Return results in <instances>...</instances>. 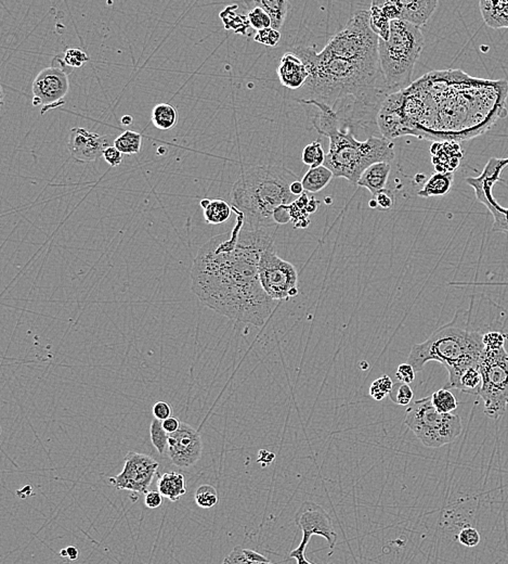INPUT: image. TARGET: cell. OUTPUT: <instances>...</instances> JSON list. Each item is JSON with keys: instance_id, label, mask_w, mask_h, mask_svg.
Segmentation results:
<instances>
[{"instance_id": "cell-12", "label": "cell", "mask_w": 508, "mask_h": 564, "mask_svg": "<svg viewBox=\"0 0 508 564\" xmlns=\"http://www.w3.org/2000/svg\"><path fill=\"white\" fill-rule=\"evenodd\" d=\"M202 451L201 435L190 424L181 422L179 430L169 434L167 453L171 462L179 468H190L194 465L201 459Z\"/></svg>"}, {"instance_id": "cell-19", "label": "cell", "mask_w": 508, "mask_h": 564, "mask_svg": "<svg viewBox=\"0 0 508 564\" xmlns=\"http://www.w3.org/2000/svg\"><path fill=\"white\" fill-rule=\"evenodd\" d=\"M390 171V163H375L363 172L357 185L368 189L372 193L373 197H375L380 191L386 189Z\"/></svg>"}, {"instance_id": "cell-5", "label": "cell", "mask_w": 508, "mask_h": 564, "mask_svg": "<svg viewBox=\"0 0 508 564\" xmlns=\"http://www.w3.org/2000/svg\"><path fill=\"white\" fill-rule=\"evenodd\" d=\"M297 176L285 166L258 165L249 167L232 188V209L243 215L244 227L249 229L273 228L274 209L297 200L290 192V185Z\"/></svg>"}, {"instance_id": "cell-22", "label": "cell", "mask_w": 508, "mask_h": 564, "mask_svg": "<svg viewBox=\"0 0 508 564\" xmlns=\"http://www.w3.org/2000/svg\"><path fill=\"white\" fill-rule=\"evenodd\" d=\"M453 180H454V173L435 172L425 183L424 187L417 195L422 197H442L447 195L452 188Z\"/></svg>"}, {"instance_id": "cell-35", "label": "cell", "mask_w": 508, "mask_h": 564, "mask_svg": "<svg viewBox=\"0 0 508 564\" xmlns=\"http://www.w3.org/2000/svg\"><path fill=\"white\" fill-rule=\"evenodd\" d=\"M194 499L199 508L209 509L217 505L219 496L215 487L211 485H202L195 491Z\"/></svg>"}, {"instance_id": "cell-51", "label": "cell", "mask_w": 508, "mask_h": 564, "mask_svg": "<svg viewBox=\"0 0 508 564\" xmlns=\"http://www.w3.org/2000/svg\"><path fill=\"white\" fill-rule=\"evenodd\" d=\"M288 558H293V559L297 560V564H314L306 558V551H302V550L297 549V548L290 553Z\"/></svg>"}, {"instance_id": "cell-13", "label": "cell", "mask_w": 508, "mask_h": 564, "mask_svg": "<svg viewBox=\"0 0 508 564\" xmlns=\"http://www.w3.org/2000/svg\"><path fill=\"white\" fill-rule=\"evenodd\" d=\"M70 88L68 73L61 66H50L40 70L33 82V104H52L60 102Z\"/></svg>"}, {"instance_id": "cell-57", "label": "cell", "mask_w": 508, "mask_h": 564, "mask_svg": "<svg viewBox=\"0 0 508 564\" xmlns=\"http://www.w3.org/2000/svg\"><path fill=\"white\" fill-rule=\"evenodd\" d=\"M368 204H370V207H372V209H375V207H377V203H376V201H375V199H373V200H371L370 203H368Z\"/></svg>"}, {"instance_id": "cell-49", "label": "cell", "mask_w": 508, "mask_h": 564, "mask_svg": "<svg viewBox=\"0 0 508 564\" xmlns=\"http://www.w3.org/2000/svg\"><path fill=\"white\" fill-rule=\"evenodd\" d=\"M162 503L163 495L159 491H149L144 494L145 507L149 509H156Z\"/></svg>"}, {"instance_id": "cell-20", "label": "cell", "mask_w": 508, "mask_h": 564, "mask_svg": "<svg viewBox=\"0 0 508 564\" xmlns=\"http://www.w3.org/2000/svg\"><path fill=\"white\" fill-rule=\"evenodd\" d=\"M157 487L163 496L173 503L178 501L187 493L185 475L179 472H169L159 477Z\"/></svg>"}, {"instance_id": "cell-33", "label": "cell", "mask_w": 508, "mask_h": 564, "mask_svg": "<svg viewBox=\"0 0 508 564\" xmlns=\"http://www.w3.org/2000/svg\"><path fill=\"white\" fill-rule=\"evenodd\" d=\"M150 436L153 446L159 451V454H164V451L168 447L169 434L163 428V421L153 419L150 426Z\"/></svg>"}, {"instance_id": "cell-46", "label": "cell", "mask_w": 508, "mask_h": 564, "mask_svg": "<svg viewBox=\"0 0 508 564\" xmlns=\"http://www.w3.org/2000/svg\"><path fill=\"white\" fill-rule=\"evenodd\" d=\"M102 158H104V160H106L111 166L118 167V165L123 162V160H124V154H123L120 150L115 148L114 146H112L109 147V148L104 151Z\"/></svg>"}, {"instance_id": "cell-37", "label": "cell", "mask_w": 508, "mask_h": 564, "mask_svg": "<svg viewBox=\"0 0 508 564\" xmlns=\"http://www.w3.org/2000/svg\"><path fill=\"white\" fill-rule=\"evenodd\" d=\"M247 19H249V25L255 28L256 31L271 27V19L267 12L260 7H249Z\"/></svg>"}, {"instance_id": "cell-4", "label": "cell", "mask_w": 508, "mask_h": 564, "mask_svg": "<svg viewBox=\"0 0 508 564\" xmlns=\"http://www.w3.org/2000/svg\"><path fill=\"white\" fill-rule=\"evenodd\" d=\"M298 102L316 109L312 124L318 133L330 139L324 166L332 171L334 177L357 185L361 175L371 165L394 160L392 141L375 136L358 140L352 130H342L337 114L326 104L302 99Z\"/></svg>"}, {"instance_id": "cell-23", "label": "cell", "mask_w": 508, "mask_h": 564, "mask_svg": "<svg viewBox=\"0 0 508 564\" xmlns=\"http://www.w3.org/2000/svg\"><path fill=\"white\" fill-rule=\"evenodd\" d=\"M201 207L204 212L205 221L209 225H221L231 216L232 207L223 199L201 201Z\"/></svg>"}, {"instance_id": "cell-43", "label": "cell", "mask_w": 508, "mask_h": 564, "mask_svg": "<svg viewBox=\"0 0 508 564\" xmlns=\"http://www.w3.org/2000/svg\"><path fill=\"white\" fill-rule=\"evenodd\" d=\"M89 60V56H87L86 52L78 48H72L66 51L64 56V63L70 66V68H80L85 62Z\"/></svg>"}, {"instance_id": "cell-24", "label": "cell", "mask_w": 508, "mask_h": 564, "mask_svg": "<svg viewBox=\"0 0 508 564\" xmlns=\"http://www.w3.org/2000/svg\"><path fill=\"white\" fill-rule=\"evenodd\" d=\"M333 178H334V174H333L332 171L322 165V166L316 167V168H310L306 173V175L302 177V183L304 191L310 193H318L323 190Z\"/></svg>"}, {"instance_id": "cell-34", "label": "cell", "mask_w": 508, "mask_h": 564, "mask_svg": "<svg viewBox=\"0 0 508 564\" xmlns=\"http://www.w3.org/2000/svg\"><path fill=\"white\" fill-rule=\"evenodd\" d=\"M389 398L391 402L399 406H409L412 404L413 398H414V392L411 388L410 384H402V382H396L392 386V390L389 393Z\"/></svg>"}, {"instance_id": "cell-53", "label": "cell", "mask_w": 508, "mask_h": 564, "mask_svg": "<svg viewBox=\"0 0 508 564\" xmlns=\"http://www.w3.org/2000/svg\"><path fill=\"white\" fill-rule=\"evenodd\" d=\"M290 192L293 193V195L297 197L304 195V186H302V180H295L290 185Z\"/></svg>"}, {"instance_id": "cell-21", "label": "cell", "mask_w": 508, "mask_h": 564, "mask_svg": "<svg viewBox=\"0 0 508 564\" xmlns=\"http://www.w3.org/2000/svg\"><path fill=\"white\" fill-rule=\"evenodd\" d=\"M249 7H260L265 10L271 19V27L281 31L287 16L290 4L285 0H255L245 4Z\"/></svg>"}, {"instance_id": "cell-8", "label": "cell", "mask_w": 508, "mask_h": 564, "mask_svg": "<svg viewBox=\"0 0 508 564\" xmlns=\"http://www.w3.org/2000/svg\"><path fill=\"white\" fill-rule=\"evenodd\" d=\"M483 384L478 393L485 404V414L492 420H500L508 407V352L485 350L481 364Z\"/></svg>"}, {"instance_id": "cell-38", "label": "cell", "mask_w": 508, "mask_h": 564, "mask_svg": "<svg viewBox=\"0 0 508 564\" xmlns=\"http://www.w3.org/2000/svg\"><path fill=\"white\" fill-rule=\"evenodd\" d=\"M495 217V223L492 227L493 233H504L508 235V209H504L497 203L495 207L489 209Z\"/></svg>"}, {"instance_id": "cell-25", "label": "cell", "mask_w": 508, "mask_h": 564, "mask_svg": "<svg viewBox=\"0 0 508 564\" xmlns=\"http://www.w3.org/2000/svg\"><path fill=\"white\" fill-rule=\"evenodd\" d=\"M153 125L159 130H169L178 123V112L169 104H159L154 106L151 116Z\"/></svg>"}, {"instance_id": "cell-9", "label": "cell", "mask_w": 508, "mask_h": 564, "mask_svg": "<svg viewBox=\"0 0 508 564\" xmlns=\"http://www.w3.org/2000/svg\"><path fill=\"white\" fill-rule=\"evenodd\" d=\"M258 274L264 290L273 301H287L299 293L297 269L278 255L274 245L260 255Z\"/></svg>"}, {"instance_id": "cell-54", "label": "cell", "mask_w": 508, "mask_h": 564, "mask_svg": "<svg viewBox=\"0 0 508 564\" xmlns=\"http://www.w3.org/2000/svg\"><path fill=\"white\" fill-rule=\"evenodd\" d=\"M66 553L70 560H78L80 558V550L75 546H68L66 548Z\"/></svg>"}, {"instance_id": "cell-52", "label": "cell", "mask_w": 508, "mask_h": 564, "mask_svg": "<svg viewBox=\"0 0 508 564\" xmlns=\"http://www.w3.org/2000/svg\"><path fill=\"white\" fill-rule=\"evenodd\" d=\"M275 456L272 453L268 450H260L259 456H258V462L263 463L264 467L270 465L274 460Z\"/></svg>"}, {"instance_id": "cell-14", "label": "cell", "mask_w": 508, "mask_h": 564, "mask_svg": "<svg viewBox=\"0 0 508 564\" xmlns=\"http://www.w3.org/2000/svg\"><path fill=\"white\" fill-rule=\"evenodd\" d=\"M112 138L106 135L75 127L68 136V148L70 155L80 162H92L104 157V151L112 147ZM114 142V141H113Z\"/></svg>"}, {"instance_id": "cell-44", "label": "cell", "mask_w": 508, "mask_h": 564, "mask_svg": "<svg viewBox=\"0 0 508 564\" xmlns=\"http://www.w3.org/2000/svg\"><path fill=\"white\" fill-rule=\"evenodd\" d=\"M373 199H375V201H376L377 207H380L383 211H389V209L394 207L395 195L394 193L391 192L388 189H384V190L380 191Z\"/></svg>"}, {"instance_id": "cell-47", "label": "cell", "mask_w": 508, "mask_h": 564, "mask_svg": "<svg viewBox=\"0 0 508 564\" xmlns=\"http://www.w3.org/2000/svg\"><path fill=\"white\" fill-rule=\"evenodd\" d=\"M152 412L155 419L164 421L171 417V407L166 402H157L153 406Z\"/></svg>"}, {"instance_id": "cell-41", "label": "cell", "mask_w": 508, "mask_h": 564, "mask_svg": "<svg viewBox=\"0 0 508 564\" xmlns=\"http://www.w3.org/2000/svg\"><path fill=\"white\" fill-rule=\"evenodd\" d=\"M481 539L479 532L475 527H464L457 535V541H459V544L469 548L476 547L478 544L481 543Z\"/></svg>"}, {"instance_id": "cell-56", "label": "cell", "mask_w": 508, "mask_h": 564, "mask_svg": "<svg viewBox=\"0 0 508 564\" xmlns=\"http://www.w3.org/2000/svg\"><path fill=\"white\" fill-rule=\"evenodd\" d=\"M122 124L125 126H129L132 124V118L130 116H124L122 118Z\"/></svg>"}, {"instance_id": "cell-48", "label": "cell", "mask_w": 508, "mask_h": 564, "mask_svg": "<svg viewBox=\"0 0 508 564\" xmlns=\"http://www.w3.org/2000/svg\"><path fill=\"white\" fill-rule=\"evenodd\" d=\"M273 221L277 226L286 225L290 221V207L288 205H281L273 212Z\"/></svg>"}, {"instance_id": "cell-18", "label": "cell", "mask_w": 508, "mask_h": 564, "mask_svg": "<svg viewBox=\"0 0 508 564\" xmlns=\"http://www.w3.org/2000/svg\"><path fill=\"white\" fill-rule=\"evenodd\" d=\"M402 13L400 21L408 22L412 25L421 27L428 22L438 6L435 0H421V1H404L401 0Z\"/></svg>"}, {"instance_id": "cell-45", "label": "cell", "mask_w": 508, "mask_h": 564, "mask_svg": "<svg viewBox=\"0 0 508 564\" xmlns=\"http://www.w3.org/2000/svg\"><path fill=\"white\" fill-rule=\"evenodd\" d=\"M415 374H416V372L409 362L399 364L396 372V376L399 382L407 384H412L413 381L415 380Z\"/></svg>"}, {"instance_id": "cell-3", "label": "cell", "mask_w": 508, "mask_h": 564, "mask_svg": "<svg viewBox=\"0 0 508 564\" xmlns=\"http://www.w3.org/2000/svg\"><path fill=\"white\" fill-rule=\"evenodd\" d=\"M485 314L477 320L473 306L469 310H457L452 321L435 330L426 341L415 344L409 354L408 362L415 372H422L429 362L445 367L449 381L445 388H454L465 370L481 364L485 352L483 336L489 331H501L500 321H485Z\"/></svg>"}, {"instance_id": "cell-26", "label": "cell", "mask_w": 508, "mask_h": 564, "mask_svg": "<svg viewBox=\"0 0 508 564\" xmlns=\"http://www.w3.org/2000/svg\"><path fill=\"white\" fill-rule=\"evenodd\" d=\"M221 564H272L271 561L255 550L237 546Z\"/></svg>"}, {"instance_id": "cell-39", "label": "cell", "mask_w": 508, "mask_h": 564, "mask_svg": "<svg viewBox=\"0 0 508 564\" xmlns=\"http://www.w3.org/2000/svg\"><path fill=\"white\" fill-rule=\"evenodd\" d=\"M508 340V332L489 331L483 336V343L485 350H501Z\"/></svg>"}, {"instance_id": "cell-2", "label": "cell", "mask_w": 508, "mask_h": 564, "mask_svg": "<svg viewBox=\"0 0 508 564\" xmlns=\"http://www.w3.org/2000/svg\"><path fill=\"white\" fill-rule=\"evenodd\" d=\"M306 64L309 78L297 99L314 100L336 112L345 126H368L376 122L383 102L390 96L380 61L347 59L314 47L293 48Z\"/></svg>"}, {"instance_id": "cell-27", "label": "cell", "mask_w": 508, "mask_h": 564, "mask_svg": "<svg viewBox=\"0 0 508 564\" xmlns=\"http://www.w3.org/2000/svg\"><path fill=\"white\" fill-rule=\"evenodd\" d=\"M481 384H483V376L481 368L479 366L471 367L459 376L454 388L469 394L478 395L481 388Z\"/></svg>"}, {"instance_id": "cell-29", "label": "cell", "mask_w": 508, "mask_h": 564, "mask_svg": "<svg viewBox=\"0 0 508 564\" xmlns=\"http://www.w3.org/2000/svg\"><path fill=\"white\" fill-rule=\"evenodd\" d=\"M370 25L372 31L383 40H388L390 36L391 21L385 16L384 12L373 1L370 9Z\"/></svg>"}, {"instance_id": "cell-15", "label": "cell", "mask_w": 508, "mask_h": 564, "mask_svg": "<svg viewBox=\"0 0 508 564\" xmlns=\"http://www.w3.org/2000/svg\"><path fill=\"white\" fill-rule=\"evenodd\" d=\"M507 166L508 158H491L485 165L481 176L466 178V183H469V186L473 187V190H475L478 201L485 204L488 209L497 203L495 197H493L492 189H493L495 183L500 180L503 169Z\"/></svg>"}, {"instance_id": "cell-36", "label": "cell", "mask_w": 508, "mask_h": 564, "mask_svg": "<svg viewBox=\"0 0 508 564\" xmlns=\"http://www.w3.org/2000/svg\"><path fill=\"white\" fill-rule=\"evenodd\" d=\"M392 386H394V384H392L390 376L384 374L380 378L376 379L370 386V396L373 400L380 402V400H385L386 396H389Z\"/></svg>"}, {"instance_id": "cell-16", "label": "cell", "mask_w": 508, "mask_h": 564, "mask_svg": "<svg viewBox=\"0 0 508 564\" xmlns=\"http://www.w3.org/2000/svg\"><path fill=\"white\" fill-rule=\"evenodd\" d=\"M277 73L284 87L292 90H302L309 78L307 66L292 51H287L282 56Z\"/></svg>"}, {"instance_id": "cell-40", "label": "cell", "mask_w": 508, "mask_h": 564, "mask_svg": "<svg viewBox=\"0 0 508 564\" xmlns=\"http://www.w3.org/2000/svg\"><path fill=\"white\" fill-rule=\"evenodd\" d=\"M254 40L269 47H277L281 40V32L274 30L273 27L264 28L257 31L254 36Z\"/></svg>"}, {"instance_id": "cell-50", "label": "cell", "mask_w": 508, "mask_h": 564, "mask_svg": "<svg viewBox=\"0 0 508 564\" xmlns=\"http://www.w3.org/2000/svg\"><path fill=\"white\" fill-rule=\"evenodd\" d=\"M180 421L175 418V417H169L166 420L163 421V428H164V430L166 431L168 434H173V433L177 432L179 428H180Z\"/></svg>"}, {"instance_id": "cell-32", "label": "cell", "mask_w": 508, "mask_h": 564, "mask_svg": "<svg viewBox=\"0 0 508 564\" xmlns=\"http://www.w3.org/2000/svg\"><path fill=\"white\" fill-rule=\"evenodd\" d=\"M326 157V152H324L323 147L320 144V141H314L311 144L304 147L302 159L304 164L308 165L310 168H316V167L324 165Z\"/></svg>"}, {"instance_id": "cell-17", "label": "cell", "mask_w": 508, "mask_h": 564, "mask_svg": "<svg viewBox=\"0 0 508 564\" xmlns=\"http://www.w3.org/2000/svg\"><path fill=\"white\" fill-rule=\"evenodd\" d=\"M430 153L437 173H454L464 154L457 141H435Z\"/></svg>"}, {"instance_id": "cell-10", "label": "cell", "mask_w": 508, "mask_h": 564, "mask_svg": "<svg viewBox=\"0 0 508 564\" xmlns=\"http://www.w3.org/2000/svg\"><path fill=\"white\" fill-rule=\"evenodd\" d=\"M295 523L302 532V539L297 549L306 551L312 536H321L328 541V547L334 549L337 541V533L326 509L312 501H304L296 513Z\"/></svg>"}, {"instance_id": "cell-11", "label": "cell", "mask_w": 508, "mask_h": 564, "mask_svg": "<svg viewBox=\"0 0 508 564\" xmlns=\"http://www.w3.org/2000/svg\"><path fill=\"white\" fill-rule=\"evenodd\" d=\"M159 462L149 455L129 451L125 457L122 472L110 477V483L116 489H127L134 493L145 494L157 473Z\"/></svg>"}, {"instance_id": "cell-55", "label": "cell", "mask_w": 508, "mask_h": 564, "mask_svg": "<svg viewBox=\"0 0 508 564\" xmlns=\"http://www.w3.org/2000/svg\"><path fill=\"white\" fill-rule=\"evenodd\" d=\"M318 207V201L316 200L314 197H310L309 202L307 204V212L310 214H314V212H316Z\"/></svg>"}, {"instance_id": "cell-6", "label": "cell", "mask_w": 508, "mask_h": 564, "mask_svg": "<svg viewBox=\"0 0 508 564\" xmlns=\"http://www.w3.org/2000/svg\"><path fill=\"white\" fill-rule=\"evenodd\" d=\"M424 45L421 28L400 20L391 21L389 39L378 40V58L389 94L410 87L415 64Z\"/></svg>"}, {"instance_id": "cell-31", "label": "cell", "mask_w": 508, "mask_h": 564, "mask_svg": "<svg viewBox=\"0 0 508 564\" xmlns=\"http://www.w3.org/2000/svg\"><path fill=\"white\" fill-rule=\"evenodd\" d=\"M431 402H433V407L442 414H452L459 406L454 394L445 388L435 391L431 395Z\"/></svg>"}, {"instance_id": "cell-7", "label": "cell", "mask_w": 508, "mask_h": 564, "mask_svg": "<svg viewBox=\"0 0 508 564\" xmlns=\"http://www.w3.org/2000/svg\"><path fill=\"white\" fill-rule=\"evenodd\" d=\"M404 423L422 444L429 448H439L452 443L463 430L459 416L439 412L433 407L431 396L409 405Z\"/></svg>"}, {"instance_id": "cell-28", "label": "cell", "mask_w": 508, "mask_h": 564, "mask_svg": "<svg viewBox=\"0 0 508 564\" xmlns=\"http://www.w3.org/2000/svg\"><path fill=\"white\" fill-rule=\"evenodd\" d=\"M310 197L307 193L300 195L297 200L294 201L290 207V221L294 223L295 228H307L310 223L309 213L307 212V204Z\"/></svg>"}, {"instance_id": "cell-30", "label": "cell", "mask_w": 508, "mask_h": 564, "mask_svg": "<svg viewBox=\"0 0 508 564\" xmlns=\"http://www.w3.org/2000/svg\"><path fill=\"white\" fill-rule=\"evenodd\" d=\"M113 146L123 154H137L142 147V136L139 133L126 130L114 139Z\"/></svg>"}, {"instance_id": "cell-42", "label": "cell", "mask_w": 508, "mask_h": 564, "mask_svg": "<svg viewBox=\"0 0 508 564\" xmlns=\"http://www.w3.org/2000/svg\"><path fill=\"white\" fill-rule=\"evenodd\" d=\"M375 3H376L377 6H380L385 16H386L390 21L400 20L401 13H402V5H401V1H384V0L378 1V0H375Z\"/></svg>"}, {"instance_id": "cell-1", "label": "cell", "mask_w": 508, "mask_h": 564, "mask_svg": "<svg viewBox=\"0 0 508 564\" xmlns=\"http://www.w3.org/2000/svg\"><path fill=\"white\" fill-rule=\"evenodd\" d=\"M237 214L235 228L216 235L197 252L191 269L192 291L207 307L233 321L263 327L277 308L260 283V255L274 245L271 228L244 227Z\"/></svg>"}]
</instances>
